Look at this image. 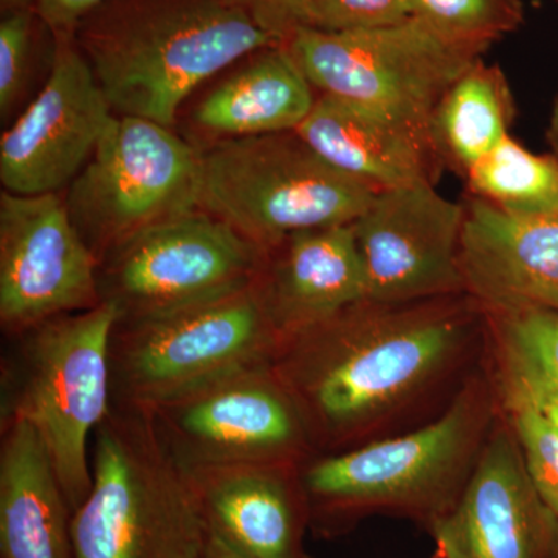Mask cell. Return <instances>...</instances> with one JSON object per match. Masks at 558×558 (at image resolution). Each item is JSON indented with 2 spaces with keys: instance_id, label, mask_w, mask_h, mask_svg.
Returning <instances> with one entry per match:
<instances>
[{
  "instance_id": "1",
  "label": "cell",
  "mask_w": 558,
  "mask_h": 558,
  "mask_svg": "<svg viewBox=\"0 0 558 558\" xmlns=\"http://www.w3.org/2000/svg\"><path fill=\"white\" fill-rule=\"evenodd\" d=\"M483 306L468 293L410 304L360 301L279 343L270 366L315 454L368 442L464 354Z\"/></svg>"
},
{
  "instance_id": "2",
  "label": "cell",
  "mask_w": 558,
  "mask_h": 558,
  "mask_svg": "<svg viewBox=\"0 0 558 558\" xmlns=\"http://www.w3.org/2000/svg\"><path fill=\"white\" fill-rule=\"evenodd\" d=\"M78 47L116 116L174 128L194 89L281 40L223 0H121L78 28Z\"/></svg>"
},
{
  "instance_id": "3",
  "label": "cell",
  "mask_w": 558,
  "mask_h": 558,
  "mask_svg": "<svg viewBox=\"0 0 558 558\" xmlns=\"http://www.w3.org/2000/svg\"><path fill=\"white\" fill-rule=\"evenodd\" d=\"M494 414L490 388L483 379H472L424 427L337 453L312 454L300 465L312 526L332 534L379 510L432 524L461 495L490 435Z\"/></svg>"
},
{
  "instance_id": "4",
  "label": "cell",
  "mask_w": 558,
  "mask_h": 558,
  "mask_svg": "<svg viewBox=\"0 0 558 558\" xmlns=\"http://www.w3.org/2000/svg\"><path fill=\"white\" fill-rule=\"evenodd\" d=\"M92 488L73 512L75 558H204L207 521L148 413L112 407L90 446Z\"/></svg>"
},
{
  "instance_id": "5",
  "label": "cell",
  "mask_w": 558,
  "mask_h": 558,
  "mask_svg": "<svg viewBox=\"0 0 558 558\" xmlns=\"http://www.w3.org/2000/svg\"><path fill=\"white\" fill-rule=\"evenodd\" d=\"M119 311L106 301L9 337L0 422L33 425L73 512L92 488L90 446L112 409L110 337Z\"/></svg>"
},
{
  "instance_id": "6",
  "label": "cell",
  "mask_w": 558,
  "mask_h": 558,
  "mask_svg": "<svg viewBox=\"0 0 558 558\" xmlns=\"http://www.w3.org/2000/svg\"><path fill=\"white\" fill-rule=\"evenodd\" d=\"M278 347L256 279L190 306L119 318L110 337L112 407L153 410L233 371L270 363Z\"/></svg>"
},
{
  "instance_id": "7",
  "label": "cell",
  "mask_w": 558,
  "mask_h": 558,
  "mask_svg": "<svg viewBox=\"0 0 558 558\" xmlns=\"http://www.w3.org/2000/svg\"><path fill=\"white\" fill-rule=\"evenodd\" d=\"M199 156V208L264 250L295 231L351 226L376 196L295 131L215 140Z\"/></svg>"
},
{
  "instance_id": "8",
  "label": "cell",
  "mask_w": 558,
  "mask_h": 558,
  "mask_svg": "<svg viewBox=\"0 0 558 558\" xmlns=\"http://www.w3.org/2000/svg\"><path fill=\"white\" fill-rule=\"evenodd\" d=\"M314 89L429 132L446 92L487 49L409 20L369 31L303 27L288 40Z\"/></svg>"
},
{
  "instance_id": "9",
  "label": "cell",
  "mask_w": 558,
  "mask_h": 558,
  "mask_svg": "<svg viewBox=\"0 0 558 558\" xmlns=\"http://www.w3.org/2000/svg\"><path fill=\"white\" fill-rule=\"evenodd\" d=\"M201 156L171 128L116 116L64 202L101 263L149 227L199 208Z\"/></svg>"
},
{
  "instance_id": "10",
  "label": "cell",
  "mask_w": 558,
  "mask_h": 558,
  "mask_svg": "<svg viewBox=\"0 0 558 558\" xmlns=\"http://www.w3.org/2000/svg\"><path fill=\"white\" fill-rule=\"evenodd\" d=\"M266 250L204 209L149 227L100 263L101 301L119 318L190 306L252 284Z\"/></svg>"
},
{
  "instance_id": "11",
  "label": "cell",
  "mask_w": 558,
  "mask_h": 558,
  "mask_svg": "<svg viewBox=\"0 0 558 558\" xmlns=\"http://www.w3.org/2000/svg\"><path fill=\"white\" fill-rule=\"evenodd\" d=\"M145 413L182 470L301 464L315 454L300 411L270 363L233 371Z\"/></svg>"
},
{
  "instance_id": "12",
  "label": "cell",
  "mask_w": 558,
  "mask_h": 558,
  "mask_svg": "<svg viewBox=\"0 0 558 558\" xmlns=\"http://www.w3.org/2000/svg\"><path fill=\"white\" fill-rule=\"evenodd\" d=\"M98 270L60 193L0 194V326L7 339L98 306Z\"/></svg>"
},
{
  "instance_id": "13",
  "label": "cell",
  "mask_w": 558,
  "mask_h": 558,
  "mask_svg": "<svg viewBox=\"0 0 558 558\" xmlns=\"http://www.w3.org/2000/svg\"><path fill=\"white\" fill-rule=\"evenodd\" d=\"M465 207L435 183L376 193L352 222L366 300L410 304L465 293L459 256Z\"/></svg>"
},
{
  "instance_id": "14",
  "label": "cell",
  "mask_w": 558,
  "mask_h": 558,
  "mask_svg": "<svg viewBox=\"0 0 558 558\" xmlns=\"http://www.w3.org/2000/svg\"><path fill=\"white\" fill-rule=\"evenodd\" d=\"M116 113L73 36L57 38L46 83L0 137V182L22 196L61 193Z\"/></svg>"
},
{
  "instance_id": "15",
  "label": "cell",
  "mask_w": 558,
  "mask_h": 558,
  "mask_svg": "<svg viewBox=\"0 0 558 558\" xmlns=\"http://www.w3.org/2000/svg\"><path fill=\"white\" fill-rule=\"evenodd\" d=\"M553 521L532 486L512 428L498 425L453 508L429 531L439 558H543Z\"/></svg>"
},
{
  "instance_id": "16",
  "label": "cell",
  "mask_w": 558,
  "mask_h": 558,
  "mask_svg": "<svg viewBox=\"0 0 558 558\" xmlns=\"http://www.w3.org/2000/svg\"><path fill=\"white\" fill-rule=\"evenodd\" d=\"M293 462L183 470L208 531L248 558H307L310 508Z\"/></svg>"
},
{
  "instance_id": "17",
  "label": "cell",
  "mask_w": 558,
  "mask_h": 558,
  "mask_svg": "<svg viewBox=\"0 0 558 558\" xmlns=\"http://www.w3.org/2000/svg\"><path fill=\"white\" fill-rule=\"evenodd\" d=\"M465 207L464 290L483 310L558 312V216H515L472 197Z\"/></svg>"
},
{
  "instance_id": "18",
  "label": "cell",
  "mask_w": 558,
  "mask_h": 558,
  "mask_svg": "<svg viewBox=\"0 0 558 558\" xmlns=\"http://www.w3.org/2000/svg\"><path fill=\"white\" fill-rule=\"evenodd\" d=\"M279 343L366 300L351 226L295 231L266 250L256 277Z\"/></svg>"
},
{
  "instance_id": "19",
  "label": "cell",
  "mask_w": 558,
  "mask_h": 558,
  "mask_svg": "<svg viewBox=\"0 0 558 558\" xmlns=\"http://www.w3.org/2000/svg\"><path fill=\"white\" fill-rule=\"evenodd\" d=\"M295 132L322 159L376 193L435 183L442 168L428 132L329 95H319Z\"/></svg>"
},
{
  "instance_id": "20",
  "label": "cell",
  "mask_w": 558,
  "mask_h": 558,
  "mask_svg": "<svg viewBox=\"0 0 558 558\" xmlns=\"http://www.w3.org/2000/svg\"><path fill=\"white\" fill-rule=\"evenodd\" d=\"M72 517L38 432L0 422V557L75 558Z\"/></svg>"
},
{
  "instance_id": "21",
  "label": "cell",
  "mask_w": 558,
  "mask_h": 558,
  "mask_svg": "<svg viewBox=\"0 0 558 558\" xmlns=\"http://www.w3.org/2000/svg\"><path fill=\"white\" fill-rule=\"evenodd\" d=\"M314 86L288 44L250 57L194 109V124L216 140L293 132L314 109Z\"/></svg>"
},
{
  "instance_id": "22",
  "label": "cell",
  "mask_w": 558,
  "mask_h": 558,
  "mask_svg": "<svg viewBox=\"0 0 558 558\" xmlns=\"http://www.w3.org/2000/svg\"><path fill=\"white\" fill-rule=\"evenodd\" d=\"M515 101L497 65H472L453 84L433 113V146L440 163L465 172L509 137Z\"/></svg>"
},
{
  "instance_id": "23",
  "label": "cell",
  "mask_w": 558,
  "mask_h": 558,
  "mask_svg": "<svg viewBox=\"0 0 558 558\" xmlns=\"http://www.w3.org/2000/svg\"><path fill=\"white\" fill-rule=\"evenodd\" d=\"M497 347L499 395L558 400V312L486 311Z\"/></svg>"
},
{
  "instance_id": "24",
  "label": "cell",
  "mask_w": 558,
  "mask_h": 558,
  "mask_svg": "<svg viewBox=\"0 0 558 558\" xmlns=\"http://www.w3.org/2000/svg\"><path fill=\"white\" fill-rule=\"evenodd\" d=\"M473 197L515 216H558V160L512 137L465 172Z\"/></svg>"
},
{
  "instance_id": "25",
  "label": "cell",
  "mask_w": 558,
  "mask_h": 558,
  "mask_svg": "<svg viewBox=\"0 0 558 558\" xmlns=\"http://www.w3.org/2000/svg\"><path fill=\"white\" fill-rule=\"evenodd\" d=\"M410 5L411 16L435 31L484 49L524 22L521 0H410Z\"/></svg>"
},
{
  "instance_id": "26",
  "label": "cell",
  "mask_w": 558,
  "mask_h": 558,
  "mask_svg": "<svg viewBox=\"0 0 558 558\" xmlns=\"http://www.w3.org/2000/svg\"><path fill=\"white\" fill-rule=\"evenodd\" d=\"M501 400L532 486L558 521V425L529 400Z\"/></svg>"
},
{
  "instance_id": "27",
  "label": "cell",
  "mask_w": 558,
  "mask_h": 558,
  "mask_svg": "<svg viewBox=\"0 0 558 558\" xmlns=\"http://www.w3.org/2000/svg\"><path fill=\"white\" fill-rule=\"evenodd\" d=\"M32 10L7 13L0 22V116L11 109L27 86L32 53Z\"/></svg>"
},
{
  "instance_id": "28",
  "label": "cell",
  "mask_w": 558,
  "mask_h": 558,
  "mask_svg": "<svg viewBox=\"0 0 558 558\" xmlns=\"http://www.w3.org/2000/svg\"><path fill=\"white\" fill-rule=\"evenodd\" d=\"M315 27L326 32L369 31L411 17L410 0H312Z\"/></svg>"
},
{
  "instance_id": "29",
  "label": "cell",
  "mask_w": 558,
  "mask_h": 558,
  "mask_svg": "<svg viewBox=\"0 0 558 558\" xmlns=\"http://www.w3.org/2000/svg\"><path fill=\"white\" fill-rule=\"evenodd\" d=\"M250 14L281 43L303 27H315L312 0H223Z\"/></svg>"
},
{
  "instance_id": "30",
  "label": "cell",
  "mask_w": 558,
  "mask_h": 558,
  "mask_svg": "<svg viewBox=\"0 0 558 558\" xmlns=\"http://www.w3.org/2000/svg\"><path fill=\"white\" fill-rule=\"evenodd\" d=\"M110 0H36L35 11L54 38L73 36L86 21Z\"/></svg>"
},
{
  "instance_id": "31",
  "label": "cell",
  "mask_w": 558,
  "mask_h": 558,
  "mask_svg": "<svg viewBox=\"0 0 558 558\" xmlns=\"http://www.w3.org/2000/svg\"><path fill=\"white\" fill-rule=\"evenodd\" d=\"M204 558H248L242 556V554L236 553V550L231 549L229 545L222 542V539L213 535L209 532V542L207 553H205Z\"/></svg>"
},
{
  "instance_id": "32",
  "label": "cell",
  "mask_w": 558,
  "mask_h": 558,
  "mask_svg": "<svg viewBox=\"0 0 558 558\" xmlns=\"http://www.w3.org/2000/svg\"><path fill=\"white\" fill-rule=\"evenodd\" d=\"M501 398H520L524 400H529V402L534 403L535 407H538L543 413L546 414L554 422V424L558 425V400L550 398H524V396H513V395H501Z\"/></svg>"
},
{
  "instance_id": "33",
  "label": "cell",
  "mask_w": 558,
  "mask_h": 558,
  "mask_svg": "<svg viewBox=\"0 0 558 558\" xmlns=\"http://www.w3.org/2000/svg\"><path fill=\"white\" fill-rule=\"evenodd\" d=\"M548 142L550 148H553V156L558 160V90L556 97H554L553 110H550Z\"/></svg>"
},
{
  "instance_id": "34",
  "label": "cell",
  "mask_w": 558,
  "mask_h": 558,
  "mask_svg": "<svg viewBox=\"0 0 558 558\" xmlns=\"http://www.w3.org/2000/svg\"><path fill=\"white\" fill-rule=\"evenodd\" d=\"M36 5V0H0L3 13H13V11L32 10Z\"/></svg>"
},
{
  "instance_id": "35",
  "label": "cell",
  "mask_w": 558,
  "mask_h": 558,
  "mask_svg": "<svg viewBox=\"0 0 558 558\" xmlns=\"http://www.w3.org/2000/svg\"><path fill=\"white\" fill-rule=\"evenodd\" d=\"M556 2L558 3V0H556Z\"/></svg>"
},
{
  "instance_id": "36",
  "label": "cell",
  "mask_w": 558,
  "mask_h": 558,
  "mask_svg": "<svg viewBox=\"0 0 558 558\" xmlns=\"http://www.w3.org/2000/svg\"><path fill=\"white\" fill-rule=\"evenodd\" d=\"M557 558H558V554H557Z\"/></svg>"
}]
</instances>
